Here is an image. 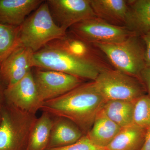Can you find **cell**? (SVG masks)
Listing matches in <instances>:
<instances>
[{"instance_id": "1", "label": "cell", "mask_w": 150, "mask_h": 150, "mask_svg": "<svg viewBox=\"0 0 150 150\" xmlns=\"http://www.w3.org/2000/svg\"><path fill=\"white\" fill-rule=\"evenodd\" d=\"M107 100L94 81L82 83L62 96L44 102L40 110L72 121L86 135Z\"/></svg>"}, {"instance_id": "2", "label": "cell", "mask_w": 150, "mask_h": 150, "mask_svg": "<svg viewBox=\"0 0 150 150\" xmlns=\"http://www.w3.org/2000/svg\"><path fill=\"white\" fill-rule=\"evenodd\" d=\"M44 1L19 26V46L30 48L34 53L67 32L56 24Z\"/></svg>"}, {"instance_id": "3", "label": "cell", "mask_w": 150, "mask_h": 150, "mask_svg": "<svg viewBox=\"0 0 150 150\" xmlns=\"http://www.w3.org/2000/svg\"><path fill=\"white\" fill-rule=\"evenodd\" d=\"M36 114L22 110L4 101L1 108L0 150H28Z\"/></svg>"}, {"instance_id": "4", "label": "cell", "mask_w": 150, "mask_h": 150, "mask_svg": "<svg viewBox=\"0 0 150 150\" xmlns=\"http://www.w3.org/2000/svg\"><path fill=\"white\" fill-rule=\"evenodd\" d=\"M35 68L66 73L94 81L100 73L109 69L78 58L62 50L45 46L34 54Z\"/></svg>"}, {"instance_id": "5", "label": "cell", "mask_w": 150, "mask_h": 150, "mask_svg": "<svg viewBox=\"0 0 150 150\" xmlns=\"http://www.w3.org/2000/svg\"><path fill=\"white\" fill-rule=\"evenodd\" d=\"M106 56L115 69L139 79L146 67L145 46L142 37L132 35L120 43L92 44Z\"/></svg>"}, {"instance_id": "6", "label": "cell", "mask_w": 150, "mask_h": 150, "mask_svg": "<svg viewBox=\"0 0 150 150\" xmlns=\"http://www.w3.org/2000/svg\"><path fill=\"white\" fill-rule=\"evenodd\" d=\"M94 81L106 100L135 102L147 91L139 79L116 69L103 70Z\"/></svg>"}, {"instance_id": "7", "label": "cell", "mask_w": 150, "mask_h": 150, "mask_svg": "<svg viewBox=\"0 0 150 150\" xmlns=\"http://www.w3.org/2000/svg\"><path fill=\"white\" fill-rule=\"evenodd\" d=\"M69 30V32L91 44L120 43L134 35L125 26L110 24L97 17L80 22Z\"/></svg>"}, {"instance_id": "8", "label": "cell", "mask_w": 150, "mask_h": 150, "mask_svg": "<svg viewBox=\"0 0 150 150\" xmlns=\"http://www.w3.org/2000/svg\"><path fill=\"white\" fill-rule=\"evenodd\" d=\"M33 74L43 103L62 96L83 83V79L58 71L37 69Z\"/></svg>"}, {"instance_id": "9", "label": "cell", "mask_w": 150, "mask_h": 150, "mask_svg": "<svg viewBox=\"0 0 150 150\" xmlns=\"http://www.w3.org/2000/svg\"><path fill=\"white\" fill-rule=\"evenodd\" d=\"M46 2L54 20L67 31L80 22L96 17L90 0H48Z\"/></svg>"}, {"instance_id": "10", "label": "cell", "mask_w": 150, "mask_h": 150, "mask_svg": "<svg viewBox=\"0 0 150 150\" xmlns=\"http://www.w3.org/2000/svg\"><path fill=\"white\" fill-rule=\"evenodd\" d=\"M4 101L20 110L36 114L43 103L39 98L32 71L13 84L5 89Z\"/></svg>"}, {"instance_id": "11", "label": "cell", "mask_w": 150, "mask_h": 150, "mask_svg": "<svg viewBox=\"0 0 150 150\" xmlns=\"http://www.w3.org/2000/svg\"><path fill=\"white\" fill-rule=\"evenodd\" d=\"M33 51L18 46L0 64V80L6 88L16 83L35 67Z\"/></svg>"}, {"instance_id": "12", "label": "cell", "mask_w": 150, "mask_h": 150, "mask_svg": "<svg viewBox=\"0 0 150 150\" xmlns=\"http://www.w3.org/2000/svg\"><path fill=\"white\" fill-rule=\"evenodd\" d=\"M44 1L43 0H0V23L20 26L26 16Z\"/></svg>"}, {"instance_id": "13", "label": "cell", "mask_w": 150, "mask_h": 150, "mask_svg": "<svg viewBox=\"0 0 150 150\" xmlns=\"http://www.w3.org/2000/svg\"><path fill=\"white\" fill-rule=\"evenodd\" d=\"M90 44L69 32L63 37L52 40L46 46L62 50L81 59L87 60L107 68L99 56H93V48Z\"/></svg>"}, {"instance_id": "14", "label": "cell", "mask_w": 150, "mask_h": 150, "mask_svg": "<svg viewBox=\"0 0 150 150\" xmlns=\"http://www.w3.org/2000/svg\"><path fill=\"white\" fill-rule=\"evenodd\" d=\"M84 135L80 129L71 120L64 117L53 116L47 149L72 144L80 139Z\"/></svg>"}, {"instance_id": "15", "label": "cell", "mask_w": 150, "mask_h": 150, "mask_svg": "<svg viewBox=\"0 0 150 150\" xmlns=\"http://www.w3.org/2000/svg\"><path fill=\"white\" fill-rule=\"evenodd\" d=\"M124 26L134 35L142 36L150 30V0L127 1Z\"/></svg>"}, {"instance_id": "16", "label": "cell", "mask_w": 150, "mask_h": 150, "mask_svg": "<svg viewBox=\"0 0 150 150\" xmlns=\"http://www.w3.org/2000/svg\"><path fill=\"white\" fill-rule=\"evenodd\" d=\"M97 17L110 24L124 26L128 5L124 0H90Z\"/></svg>"}, {"instance_id": "17", "label": "cell", "mask_w": 150, "mask_h": 150, "mask_svg": "<svg viewBox=\"0 0 150 150\" xmlns=\"http://www.w3.org/2000/svg\"><path fill=\"white\" fill-rule=\"evenodd\" d=\"M121 129L106 116L102 109L97 115L91 129L86 135L94 144L105 149Z\"/></svg>"}, {"instance_id": "18", "label": "cell", "mask_w": 150, "mask_h": 150, "mask_svg": "<svg viewBox=\"0 0 150 150\" xmlns=\"http://www.w3.org/2000/svg\"><path fill=\"white\" fill-rule=\"evenodd\" d=\"M146 128L135 123L121 128L106 150H140L144 141Z\"/></svg>"}, {"instance_id": "19", "label": "cell", "mask_w": 150, "mask_h": 150, "mask_svg": "<svg viewBox=\"0 0 150 150\" xmlns=\"http://www.w3.org/2000/svg\"><path fill=\"white\" fill-rule=\"evenodd\" d=\"M135 102L121 100H107L103 110L106 116L121 128L134 123Z\"/></svg>"}, {"instance_id": "20", "label": "cell", "mask_w": 150, "mask_h": 150, "mask_svg": "<svg viewBox=\"0 0 150 150\" xmlns=\"http://www.w3.org/2000/svg\"><path fill=\"white\" fill-rule=\"evenodd\" d=\"M40 117L37 118L31 131L28 150H46L48 147L53 116L42 111Z\"/></svg>"}, {"instance_id": "21", "label": "cell", "mask_w": 150, "mask_h": 150, "mask_svg": "<svg viewBox=\"0 0 150 150\" xmlns=\"http://www.w3.org/2000/svg\"><path fill=\"white\" fill-rule=\"evenodd\" d=\"M19 26L0 23V64L19 46Z\"/></svg>"}, {"instance_id": "22", "label": "cell", "mask_w": 150, "mask_h": 150, "mask_svg": "<svg viewBox=\"0 0 150 150\" xmlns=\"http://www.w3.org/2000/svg\"><path fill=\"white\" fill-rule=\"evenodd\" d=\"M134 123L144 128L150 127V98L144 95L135 101Z\"/></svg>"}, {"instance_id": "23", "label": "cell", "mask_w": 150, "mask_h": 150, "mask_svg": "<svg viewBox=\"0 0 150 150\" xmlns=\"http://www.w3.org/2000/svg\"><path fill=\"white\" fill-rule=\"evenodd\" d=\"M46 150H106L93 144L86 135L76 143L62 147L48 149Z\"/></svg>"}, {"instance_id": "24", "label": "cell", "mask_w": 150, "mask_h": 150, "mask_svg": "<svg viewBox=\"0 0 150 150\" xmlns=\"http://www.w3.org/2000/svg\"><path fill=\"white\" fill-rule=\"evenodd\" d=\"M139 79L144 85L150 98V67H146L141 72Z\"/></svg>"}, {"instance_id": "25", "label": "cell", "mask_w": 150, "mask_h": 150, "mask_svg": "<svg viewBox=\"0 0 150 150\" xmlns=\"http://www.w3.org/2000/svg\"><path fill=\"white\" fill-rule=\"evenodd\" d=\"M145 46V61L146 67H150V30L141 36Z\"/></svg>"}, {"instance_id": "26", "label": "cell", "mask_w": 150, "mask_h": 150, "mask_svg": "<svg viewBox=\"0 0 150 150\" xmlns=\"http://www.w3.org/2000/svg\"><path fill=\"white\" fill-rule=\"evenodd\" d=\"M140 150H150V127L146 129L144 141Z\"/></svg>"}, {"instance_id": "27", "label": "cell", "mask_w": 150, "mask_h": 150, "mask_svg": "<svg viewBox=\"0 0 150 150\" xmlns=\"http://www.w3.org/2000/svg\"><path fill=\"white\" fill-rule=\"evenodd\" d=\"M6 87L2 83L0 80V103H3L4 101V93L5 89Z\"/></svg>"}, {"instance_id": "28", "label": "cell", "mask_w": 150, "mask_h": 150, "mask_svg": "<svg viewBox=\"0 0 150 150\" xmlns=\"http://www.w3.org/2000/svg\"><path fill=\"white\" fill-rule=\"evenodd\" d=\"M3 103H0V120H1V108L2 104Z\"/></svg>"}]
</instances>
